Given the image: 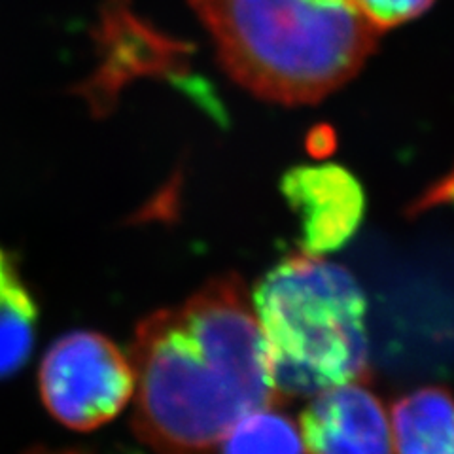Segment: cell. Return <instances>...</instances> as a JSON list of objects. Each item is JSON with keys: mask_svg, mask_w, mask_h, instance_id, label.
I'll return each mask as SVG.
<instances>
[{"mask_svg": "<svg viewBox=\"0 0 454 454\" xmlns=\"http://www.w3.org/2000/svg\"><path fill=\"white\" fill-rule=\"evenodd\" d=\"M225 73L278 105L339 90L377 48L379 28L354 0H190Z\"/></svg>", "mask_w": 454, "mask_h": 454, "instance_id": "7a4b0ae2", "label": "cell"}, {"mask_svg": "<svg viewBox=\"0 0 454 454\" xmlns=\"http://www.w3.org/2000/svg\"><path fill=\"white\" fill-rule=\"evenodd\" d=\"M252 307L278 402L372 377L365 295L345 267L292 255L260 280Z\"/></svg>", "mask_w": 454, "mask_h": 454, "instance_id": "3957f363", "label": "cell"}, {"mask_svg": "<svg viewBox=\"0 0 454 454\" xmlns=\"http://www.w3.org/2000/svg\"><path fill=\"white\" fill-rule=\"evenodd\" d=\"M354 3L379 31H387L419 18L434 4V0H354Z\"/></svg>", "mask_w": 454, "mask_h": 454, "instance_id": "30bf717a", "label": "cell"}, {"mask_svg": "<svg viewBox=\"0 0 454 454\" xmlns=\"http://www.w3.org/2000/svg\"><path fill=\"white\" fill-rule=\"evenodd\" d=\"M397 454H454V394L422 387L402 395L392 409Z\"/></svg>", "mask_w": 454, "mask_h": 454, "instance_id": "52a82bcc", "label": "cell"}, {"mask_svg": "<svg viewBox=\"0 0 454 454\" xmlns=\"http://www.w3.org/2000/svg\"><path fill=\"white\" fill-rule=\"evenodd\" d=\"M133 430L155 454H210L250 411L275 405L262 328L237 275L208 280L137 325Z\"/></svg>", "mask_w": 454, "mask_h": 454, "instance_id": "6da1fadb", "label": "cell"}, {"mask_svg": "<svg viewBox=\"0 0 454 454\" xmlns=\"http://www.w3.org/2000/svg\"><path fill=\"white\" fill-rule=\"evenodd\" d=\"M28 454H88V452H80V450H46V449H40V450H33Z\"/></svg>", "mask_w": 454, "mask_h": 454, "instance_id": "8fae6325", "label": "cell"}, {"mask_svg": "<svg viewBox=\"0 0 454 454\" xmlns=\"http://www.w3.org/2000/svg\"><path fill=\"white\" fill-rule=\"evenodd\" d=\"M218 447L220 454H305L295 422L273 405L239 419Z\"/></svg>", "mask_w": 454, "mask_h": 454, "instance_id": "9c48e42d", "label": "cell"}, {"mask_svg": "<svg viewBox=\"0 0 454 454\" xmlns=\"http://www.w3.org/2000/svg\"><path fill=\"white\" fill-rule=\"evenodd\" d=\"M38 307L16 260L0 247V379L12 377L31 356Z\"/></svg>", "mask_w": 454, "mask_h": 454, "instance_id": "ba28073f", "label": "cell"}, {"mask_svg": "<svg viewBox=\"0 0 454 454\" xmlns=\"http://www.w3.org/2000/svg\"><path fill=\"white\" fill-rule=\"evenodd\" d=\"M135 392L129 356L95 332L57 339L40 365V394L68 428L90 432L116 417Z\"/></svg>", "mask_w": 454, "mask_h": 454, "instance_id": "277c9868", "label": "cell"}, {"mask_svg": "<svg viewBox=\"0 0 454 454\" xmlns=\"http://www.w3.org/2000/svg\"><path fill=\"white\" fill-rule=\"evenodd\" d=\"M280 190L300 218L305 254L322 255L345 247L364 220L362 184L339 165L294 167Z\"/></svg>", "mask_w": 454, "mask_h": 454, "instance_id": "5b68a950", "label": "cell"}, {"mask_svg": "<svg viewBox=\"0 0 454 454\" xmlns=\"http://www.w3.org/2000/svg\"><path fill=\"white\" fill-rule=\"evenodd\" d=\"M309 454H392L388 417L364 382L317 394L301 413Z\"/></svg>", "mask_w": 454, "mask_h": 454, "instance_id": "8992f818", "label": "cell"}]
</instances>
